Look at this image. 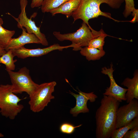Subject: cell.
I'll list each match as a JSON object with an SVG mask.
<instances>
[{"label": "cell", "instance_id": "9c48e42d", "mask_svg": "<svg viewBox=\"0 0 138 138\" xmlns=\"http://www.w3.org/2000/svg\"><path fill=\"white\" fill-rule=\"evenodd\" d=\"M101 70V73L107 75L109 77L110 81V86L105 89V91L103 95L112 97L120 102H122V101H126L125 95L127 89L120 87L116 83L113 77V72L114 70L113 69L112 64H110V68L104 67Z\"/></svg>", "mask_w": 138, "mask_h": 138}, {"label": "cell", "instance_id": "5bb4252c", "mask_svg": "<svg viewBox=\"0 0 138 138\" xmlns=\"http://www.w3.org/2000/svg\"><path fill=\"white\" fill-rule=\"evenodd\" d=\"M122 85L128 88L125 97L127 103L134 99L138 100V71L136 70L132 78H125L121 83Z\"/></svg>", "mask_w": 138, "mask_h": 138}, {"label": "cell", "instance_id": "f1b7e54d", "mask_svg": "<svg viewBox=\"0 0 138 138\" xmlns=\"http://www.w3.org/2000/svg\"><path fill=\"white\" fill-rule=\"evenodd\" d=\"M4 136V135L1 133H0V137H3Z\"/></svg>", "mask_w": 138, "mask_h": 138}, {"label": "cell", "instance_id": "3957f363", "mask_svg": "<svg viewBox=\"0 0 138 138\" xmlns=\"http://www.w3.org/2000/svg\"><path fill=\"white\" fill-rule=\"evenodd\" d=\"M102 32V30L101 29L96 33H94L87 25L83 22L81 26L75 32L62 34L59 31H54L53 34L60 41L67 40L71 41L72 44L74 45L73 50L78 51L80 50L82 47L88 46L89 42L92 39L98 37Z\"/></svg>", "mask_w": 138, "mask_h": 138}, {"label": "cell", "instance_id": "e0dca14e", "mask_svg": "<svg viewBox=\"0 0 138 138\" xmlns=\"http://www.w3.org/2000/svg\"><path fill=\"white\" fill-rule=\"evenodd\" d=\"M14 57L12 50H8L0 57V63L5 65L6 70L7 71H13L15 70V63L17 60H14Z\"/></svg>", "mask_w": 138, "mask_h": 138}, {"label": "cell", "instance_id": "7a4b0ae2", "mask_svg": "<svg viewBox=\"0 0 138 138\" xmlns=\"http://www.w3.org/2000/svg\"><path fill=\"white\" fill-rule=\"evenodd\" d=\"M22 99L12 92L11 85H0V113L2 116L14 119L24 108L18 103Z\"/></svg>", "mask_w": 138, "mask_h": 138}, {"label": "cell", "instance_id": "ffe728a7", "mask_svg": "<svg viewBox=\"0 0 138 138\" xmlns=\"http://www.w3.org/2000/svg\"><path fill=\"white\" fill-rule=\"evenodd\" d=\"M14 30H10L4 28L0 25V44L6 47L15 33Z\"/></svg>", "mask_w": 138, "mask_h": 138}, {"label": "cell", "instance_id": "603a6c76", "mask_svg": "<svg viewBox=\"0 0 138 138\" xmlns=\"http://www.w3.org/2000/svg\"><path fill=\"white\" fill-rule=\"evenodd\" d=\"M125 5V9L123 13L124 16L127 18L135 9L134 0H124Z\"/></svg>", "mask_w": 138, "mask_h": 138}, {"label": "cell", "instance_id": "8992f818", "mask_svg": "<svg viewBox=\"0 0 138 138\" xmlns=\"http://www.w3.org/2000/svg\"><path fill=\"white\" fill-rule=\"evenodd\" d=\"M28 3V0H20L21 12L18 18L10 15L17 22V26L18 28L21 29L24 28L27 32L34 34L40 40L41 44L44 46H48V42L45 35L41 32L40 28L36 26L34 21L27 16L26 8Z\"/></svg>", "mask_w": 138, "mask_h": 138}, {"label": "cell", "instance_id": "83f0119b", "mask_svg": "<svg viewBox=\"0 0 138 138\" xmlns=\"http://www.w3.org/2000/svg\"><path fill=\"white\" fill-rule=\"evenodd\" d=\"M3 23V21L2 18L0 17V25H2Z\"/></svg>", "mask_w": 138, "mask_h": 138}, {"label": "cell", "instance_id": "30bf717a", "mask_svg": "<svg viewBox=\"0 0 138 138\" xmlns=\"http://www.w3.org/2000/svg\"><path fill=\"white\" fill-rule=\"evenodd\" d=\"M78 94H75L70 91L69 93L76 99V105L73 108L71 109L70 112L74 117H77L80 113L89 112V110L87 107V103L88 100L93 102H95L97 96L94 92L85 93L78 90Z\"/></svg>", "mask_w": 138, "mask_h": 138}, {"label": "cell", "instance_id": "44dd1931", "mask_svg": "<svg viewBox=\"0 0 138 138\" xmlns=\"http://www.w3.org/2000/svg\"><path fill=\"white\" fill-rule=\"evenodd\" d=\"M107 36L104 32L98 37L92 39L89 42L88 46L103 50L105 38Z\"/></svg>", "mask_w": 138, "mask_h": 138}, {"label": "cell", "instance_id": "4fadbf2b", "mask_svg": "<svg viewBox=\"0 0 138 138\" xmlns=\"http://www.w3.org/2000/svg\"><path fill=\"white\" fill-rule=\"evenodd\" d=\"M74 22L79 19L82 20L89 27L91 31L94 30L89 24L90 19L97 17L85 0H81L77 9L72 15Z\"/></svg>", "mask_w": 138, "mask_h": 138}, {"label": "cell", "instance_id": "7402d4cb", "mask_svg": "<svg viewBox=\"0 0 138 138\" xmlns=\"http://www.w3.org/2000/svg\"><path fill=\"white\" fill-rule=\"evenodd\" d=\"M81 124L77 126H74L70 123L65 122L62 124L60 125L59 129L62 133L67 134L73 133L75 131V128L82 125Z\"/></svg>", "mask_w": 138, "mask_h": 138}, {"label": "cell", "instance_id": "ac0fdd59", "mask_svg": "<svg viewBox=\"0 0 138 138\" xmlns=\"http://www.w3.org/2000/svg\"><path fill=\"white\" fill-rule=\"evenodd\" d=\"M137 125H138V116L135 118L128 124L116 129L113 132L111 138H122L126 132Z\"/></svg>", "mask_w": 138, "mask_h": 138}, {"label": "cell", "instance_id": "5b68a950", "mask_svg": "<svg viewBox=\"0 0 138 138\" xmlns=\"http://www.w3.org/2000/svg\"><path fill=\"white\" fill-rule=\"evenodd\" d=\"M12 83V92L15 94L26 92L29 96L32 94L39 84L35 83L30 75L29 70L26 67L20 68L16 72L7 71Z\"/></svg>", "mask_w": 138, "mask_h": 138}, {"label": "cell", "instance_id": "8fae6325", "mask_svg": "<svg viewBox=\"0 0 138 138\" xmlns=\"http://www.w3.org/2000/svg\"><path fill=\"white\" fill-rule=\"evenodd\" d=\"M21 29L22 30L21 34L18 38H12L5 48L6 51L21 47L26 44H41L40 40L34 34L27 32L24 28Z\"/></svg>", "mask_w": 138, "mask_h": 138}, {"label": "cell", "instance_id": "52a82bcc", "mask_svg": "<svg viewBox=\"0 0 138 138\" xmlns=\"http://www.w3.org/2000/svg\"><path fill=\"white\" fill-rule=\"evenodd\" d=\"M128 103L117 110L116 129L128 124L138 116V100L134 99Z\"/></svg>", "mask_w": 138, "mask_h": 138}, {"label": "cell", "instance_id": "7c38bea8", "mask_svg": "<svg viewBox=\"0 0 138 138\" xmlns=\"http://www.w3.org/2000/svg\"><path fill=\"white\" fill-rule=\"evenodd\" d=\"M90 7L94 14L98 17L102 16L112 19L115 21L119 22V20L112 18L111 14L101 11L100 8L101 4L105 3L107 4L111 8L114 9L119 8L124 0H85Z\"/></svg>", "mask_w": 138, "mask_h": 138}, {"label": "cell", "instance_id": "d4e9b609", "mask_svg": "<svg viewBox=\"0 0 138 138\" xmlns=\"http://www.w3.org/2000/svg\"><path fill=\"white\" fill-rule=\"evenodd\" d=\"M44 0H32L30 4L31 7L32 8L41 6Z\"/></svg>", "mask_w": 138, "mask_h": 138}, {"label": "cell", "instance_id": "277c9868", "mask_svg": "<svg viewBox=\"0 0 138 138\" xmlns=\"http://www.w3.org/2000/svg\"><path fill=\"white\" fill-rule=\"evenodd\" d=\"M56 85V82L54 81L39 85L33 93L29 96L28 103L31 111L39 112L47 106L51 100L55 98L52 94Z\"/></svg>", "mask_w": 138, "mask_h": 138}, {"label": "cell", "instance_id": "cb8c5ba5", "mask_svg": "<svg viewBox=\"0 0 138 138\" xmlns=\"http://www.w3.org/2000/svg\"><path fill=\"white\" fill-rule=\"evenodd\" d=\"M131 130L126 132L123 136V138H138V125H137Z\"/></svg>", "mask_w": 138, "mask_h": 138}, {"label": "cell", "instance_id": "2e32d148", "mask_svg": "<svg viewBox=\"0 0 138 138\" xmlns=\"http://www.w3.org/2000/svg\"><path fill=\"white\" fill-rule=\"evenodd\" d=\"M80 50L81 55L85 56L88 61L98 60L105 54V52L103 50H100L88 46L82 48Z\"/></svg>", "mask_w": 138, "mask_h": 138}, {"label": "cell", "instance_id": "f546056e", "mask_svg": "<svg viewBox=\"0 0 138 138\" xmlns=\"http://www.w3.org/2000/svg\"><path fill=\"white\" fill-rule=\"evenodd\" d=\"M0 66H1V65H0Z\"/></svg>", "mask_w": 138, "mask_h": 138}, {"label": "cell", "instance_id": "4316f807", "mask_svg": "<svg viewBox=\"0 0 138 138\" xmlns=\"http://www.w3.org/2000/svg\"><path fill=\"white\" fill-rule=\"evenodd\" d=\"M5 48L0 44V57L6 52Z\"/></svg>", "mask_w": 138, "mask_h": 138}, {"label": "cell", "instance_id": "d6986e66", "mask_svg": "<svg viewBox=\"0 0 138 138\" xmlns=\"http://www.w3.org/2000/svg\"><path fill=\"white\" fill-rule=\"evenodd\" d=\"M70 0H44L41 6L43 13L49 12L52 10L57 8Z\"/></svg>", "mask_w": 138, "mask_h": 138}, {"label": "cell", "instance_id": "9a60e30c", "mask_svg": "<svg viewBox=\"0 0 138 138\" xmlns=\"http://www.w3.org/2000/svg\"><path fill=\"white\" fill-rule=\"evenodd\" d=\"M81 0H70L58 7L50 12L52 16L57 14L65 15L67 18L72 16L73 13L77 9Z\"/></svg>", "mask_w": 138, "mask_h": 138}, {"label": "cell", "instance_id": "6da1fadb", "mask_svg": "<svg viewBox=\"0 0 138 138\" xmlns=\"http://www.w3.org/2000/svg\"><path fill=\"white\" fill-rule=\"evenodd\" d=\"M120 102L112 97L103 95L95 116L97 138L111 137L116 129L117 112Z\"/></svg>", "mask_w": 138, "mask_h": 138}, {"label": "cell", "instance_id": "ba28073f", "mask_svg": "<svg viewBox=\"0 0 138 138\" xmlns=\"http://www.w3.org/2000/svg\"><path fill=\"white\" fill-rule=\"evenodd\" d=\"M74 45L72 44L66 46H61L57 43L54 44L50 46L43 48L28 49L24 46L12 49L13 55L19 58L25 59L29 57H38L46 55L52 51L58 50L62 51L64 49L73 48Z\"/></svg>", "mask_w": 138, "mask_h": 138}, {"label": "cell", "instance_id": "484cf974", "mask_svg": "<svg viewBox=\"0 0 138 138\" xmlns=\"http://www.w3.org/2000/svg\"><path fill=\"white\" fill-rule=\"evenodd\" d=\"M138 9H135L132 12V15L133 17V19L131 21V22L134 23L138 21Z\"/></svg>", "mask_w": 138, "mask_h": 138}]
</instances>
